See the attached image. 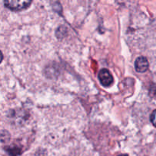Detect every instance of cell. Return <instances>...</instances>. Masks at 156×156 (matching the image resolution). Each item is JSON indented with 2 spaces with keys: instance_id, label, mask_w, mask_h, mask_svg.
Returning <instances> with one entry per match:
<instances>
[{
  "instance_id": "1",
  "label": "cell",
  "mask_w": 156,
  "mask_h": 156,
  "mask_svg": "<svg viewBox=\"0 0 156 156\" xmlns=\"http://www.w3.org/2000/svg\"><path fill=\"white\" fill-rule=\"evenodd\" d=\"M31 0H4L5 7L12 11H21L30 6Z\"/></svg>"
},
{
  "instance_id": "2",
  "label": "cell",
  "mask_w": 156,
  "mask_h": 156,
  "mask_svg": "<svg viewBox=\"0 0 156 156\" xmlns=\"http://www.w3.org/2000/svg\"><path fill=\"white\" fill-rule=\"evenodd\" d=\"M98 79L101 84L105 87H108L114 82L112 75L107 69H103L98 73Z\"/></svg>"
},
{
  "instance_id": "3",
  "label": "cell",
  "mask_w": 156,
  "mask_h": 156,
  "mask_svg": "<svg viewBox=\"0 0 156 156\" xmlns=\"http://www.w3.org/2000/svg\"><path fill=\"white\" fill-rule=\"evenodd\" d=\"M135 69L138 73H143L149 69V62L144 56H140L135 61Z\"/></svg>"
},
{
  "instance_id": "4",
  "label": "cell",
  "mask_w": 156,
  "mask_h": 156,
  "mask_svg": "<svg viewBox=\"0 0 156 156\" xmlns=\"http://www.w3.org/2000/svg\"><path fill=\"white\" fill-rule=\"evenodd\" d=\"M150 120L152 123L153 124V126L156 127V110H155V111L152 113V114H151Z\"/></svg>"
},
{
  "instance_id": "5",
  "label": "cell",
  "mask_w": 156,
  "mask_h": 156,
  "mask_svg": "<svg viewBox=\"0 0 156 156\" xmlns=\"http://www.w3.org/2000/svg\"><path fill=\"white\" fill-rule=\"evenodd\" d=\"M119 156H128L127 155H119Z\"/></svg>"
}]
</instances>
